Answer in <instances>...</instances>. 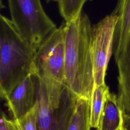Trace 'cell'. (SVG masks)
<instances>
[{"label":"cell","instance_id":"6da1fadb","mask_svg":"<svg viewBox=\"0 0 130 130\" xmlns=\"http://www.w3.org/2000/svg\"><path fill=\"white\" fill-rule=\"evenodd\" d=\"M64 23V84L77 96L90 100L94 88L90 53L91 25L87 14Z\"/></svg>","mask_w":130,"mask_h":130},{"label":"cell","instance_id":"7a4b0ae2","mask_svg":"<svg viewBox=\"0 0 130 130\" xmlns=\"http://www.w3.org/2000/svg\"><path fill=\"white\" fill-rule=\"evenodd\" d=\"M36 51L11 19L0 15V93L5 99L26 77L36 73Z\"/></svg>","mask_w":130,"mask_h":130},{"label":"cell","instance_id":"3957f363","mask_svg":"<svg viewBox=\"0 0 130 130\" xmlns=\"http://www.w3.org/2000/svg\"><path fill=\"white\" fill-rule=\"evenodd\" d=\"M64 23L57 27L36 52V74L44 82L51 102L59 103L64 84Z\"/></svg>","mask_w":130,"mask_h":130},{"label":"cell","instance_id":"277c9868","mask_svg":"<svg viewBox=\"0 0 130 130\" xmlns=\"http://www.w3.org/2000/svg\"><path fill=\"white\" fill-rule=\"evenodd\" d=\"M11 20L36 51L57 28L40 0H8Z\"/></svg>","mask_w":130,"mask_h":130},{"label":"cell","instance_id":"5b68a950","mask_svg":"<svg viewBox=\"0 0 130 130\" xmlns=\"http://www.w3.org/2000/svg\"><path fill=\"white\" fill-rule=\"evenodd\" d=\"M118 19V17L112 13L91 26L90 53L94 87L106 84V71L113 53L114 34Z\"/></svg>","mask_w":130,"mask_h":130},{"label":"cell","instance_id":"8992f818","mask_svg":"<svg viewBox=\"0 0 130 130\" xmlns=\"http://www.w3.org/2000/svg\"><path fill=\"white\" fill-rule=\"evenodd\" d=\"M56 119V130H90V100L77 96L65 86Z\"/></svg>","mask_w":130,"mask_h":130},{"label":"cell","instance_id":"52a82bcc","mask_svg":"<svg viewBox=\"0 0 130 130\" xmlns=\"http://www.w3.org/2000/svg\"><path fill=\"white\" fill-rule=\"evenodd\" d=\"M12 119L17 120L28 113L37 100V89L32 75L23 79L5 99Z\"/></svg>","mask_w":130,"mask_h":130},{"label":"cell","instance_id":"ba28073f","mask_svg":"<svg viewBox=\"0 0 130 130\" xmlns=\"http://www.w3.org/2000/svg\"><path fill=\"white\" fill-rule=\"evenodd\" d=\"M34 76L38 102V130H56V108L49 98L44 82L37 74Z\"/></svg>","mask_w":130,"mask_h":130},{"label":"cell","instance_id":"9c48e42d","mask_svg":"<svg viewBox=\"0 0 130 130\" xmlns=\"http://www.w3.org/2000/svg\"><path fill=\"white\" fill-rule=\"evenodd\" d=\"M112 13L118 17L113 38V53L115 60L123 49L130 34V0H118Z\"/></svg>","mask_w":130,"mask_h":130},{"label":"cell","instance_id":"30bf717a","mask_svg":"<svg viewBox=\"0 0 130 130\" xmlns=\"http://www.w3.org/2000/svg\"><path fill=\"white\" fill-rule=\"evenodd\" d=\"M122 116L118 104L117 96L109 92L107 96L96 130H118L122 128Z\"/></svg>","mask_w":130,"mask_h":130},{"label":"cell","instance_id":"8fae6325","mask_svg":"<svg viewBox=\"0 0 130 130\" xmlns=\"http://www.w3.org/2000/svg\"><path fill=\"white\" fill-rule=\"evenodd\" d=\"M109 87L104 84L93 88L90 99V125L97 128L107 96L109 93Z\"/></svg>","mask_w":130,"mask_h":130},{"label":"cell","instance_id":"7c38bea8","mask_svg":"<svg viewBox=\"0 0 130 130\" xmlns=\"http://www.w3.org/2000/svg\"><path fill=\"white\" fill-rule=\"evenodd\" d=\"M87 0H60L59 12L66 23L77 19L82 13V7Z\"/></svg>","mask_w":130,"mask_h":130},{"label":"cell","instance_id":"4fadbf2b","mask_svg":"<svg viewBox=\"0 0 130 130\" xmlns=\"http://www.w3.org/2000/svg\"><path fill=\"white\" fill-rule=\"evenodd\" d=\"M38 100L34 107L25 115L15 120L21 130H38Z\"/></svg>","mask_w":130,"mask_h":130},{"label":"cell","instance_id":"5bb4252c","mask_svg":"<svg viewBox=\"0 0 130 130\" xmlns=\"http://www.w3.org/2000/svg\"><path fill=\"white\" fill-rule=\"evenodd\" d=\"M0 130H21L15 120L7 118L4 113H2L0 120Z\"/></svg>","mask_w":130,"mask_h":130},{"label":"cell","instance_id":"9a60e30c","mask_svg":"<svg viewBox=\"0 0 130 130\" xmlns=\"http://www.w3.org/2000/svg\"><path fill=\"white\" fill-rule=\"evenodd\" d=\"M59 1H60V0H46L47 3H50V2H51L58 3Z\"/></svg>","mask_w":130,"mask_h":130},{"label":"cell","instance_id":"2e32d148","mask_svg":"<svg viewBox=\"0 0 130 130\" xmlns=\"http://www.w3.org/2000/svg\"><path fill=\"white\" fill-rule=\"evenodd\" d=\"M118 130H122V128H119Z\"/></svg>","mask_w":130,"mask_h":130}]
</instances>
